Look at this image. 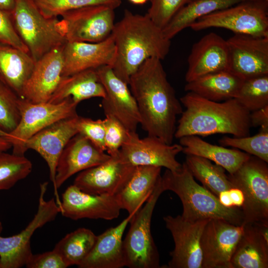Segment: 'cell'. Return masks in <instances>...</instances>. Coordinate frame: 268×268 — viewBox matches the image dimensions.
I'll use <instances>...</instances> for the list:
<instances>
[{
  "instance_id": "6da1fadb",
  "label": "cell",
  "mask_w": 268,
  "mask_h": 268,
  "mask_svg": "<svg viewBox=\"0 0 268 268\" xmlns=\"http://www.w3.org/2000/svg\"><path fill=\"white\" fill-rule=\"evenodd\" d=\"M128 85L138 107L141 128L148 135L172 144L177 117L183 110L161 60H145L130 77Z\"/></svg>"
},
{
  "instance_id": "7a4b0ae2",
  "label": "cell",
  "mask_w": 268,
  "mask_h": 268,
  "mask_svg": "<svg viewBox=\"0 0 268 268\" xmlns=\"http://www.w3.org/2000/svg\"><path fill=\"white\" fill-rule=\"evenodd\" d=\"M112 35L116 49L111 67L115 74L128 84L132 75L147 59L161 60L168 55L171 40L147 13L134 14L125 9L123 18L115 23Z\"/></svg>"
},
{
  "instance_id": "3957f363",
  "label": "cell",
  "mask_w": 268,
  "mask_h": 268,
  "mask_svg": "<svg viewBox=\"0 0 268 268\" xmlns=\"http://www.w3.org/2000/svg\"><path fill=\"white\" fill-rule=\"evenodd\" d=\"M180 101L185 109L176 126V138L217 134L235 137L250 135V112L235 98L219 102L188 92Z\"/></svg>"
},
{
  "instance_id": "277c9868",
  "label": "cell",
  "mask_w": 268,
  "mask_h": 268,
  "mask_svg": "<svg viewBox=\"0 0 268 268\" xmlns=\"http://www.w3.org/2000/svg\"><path fill=\"white\" fill-rule=\"evenodd\" d=\"M164 191H171L180 198L182 205L181 216L190 222L220 219L242 225L243 216L241 208L227 207L217 197L195 180L185 162L178 171L166 169L161 176Z\"/></svg>"
},
{
  "instance_id": "5b68a950",
  "label": "cell",
  "mask_w": 268,
  "mask_h": 268,
  "mask_svg": "<svg viewBox=\"0 0 268 268\" xmlns=\"http://www.w3.org/2000/svg\"><path fill=\"white\" fill-rule=\"evenodd\" d=\"M11 16L17 34L35 62L67 42L60 20L44 16L33 0H16Z\"/></svg>"
},
{
  "instance_id": "8992f818",
  "label": "cell",
  "mask_w": 268,
  "mask_h": 268,
  "mask_svg": "<svg viewBox=\"0 0 268 268\" xmlns=\"http://www.w3.org/2000/svg\"><path fill=\"white\" fill-rule=\"evenodd\" d=\"M163 192L161 178L146 204L131 218L130 229L123 240L125 267H160L159 253L151 232V221L157 201Z\"/></svg>"
},
{
  "instance_id": "52a82bcc",
  "label": "cell",
  "mask_w": 268,
  "mask_h": 268,
  "mask_svg": "<svg viewBox=\"0 0 268 268\" xmlns=\"http://www.w3.org/2000/svg\"><path fill=\"white\" fill-rule=\"evenodd\" d=\"M77 105L71 98L58 103H33L20 98L18 103L20 119L18 125L9 133L0 129V136L11 144L12 153L24 155L23 145L27 140L59 120L78 115Z\"/></svg>"
},
{
  "instance_id": "ba28073f",
  "label": "cell",
  "mask_w": 268,
  "mask_h": 268,
  "mask_svg": "<svg viewBox=\"0 0 268 268\" xmlns=\"http://www.w3.org/2000/svg\"><path fill=\"white\" fill-rule=\"evenodd\" d=\"M228 178L233 188L241 191L242 225L268 223V166L266 161L251 155Z\"/></svg>"
},
{
  "instance_id": "9c48e42d",
  "label": "cell",
  "mask_w": 268,
  "mask_h": 268,
  "mask_svg": "<svg viewBox=\"0 0 268 268\" xmlns=\"http://www.w3.org/2000/svg\"><path fill=\"white\" fill-rule=\"evenodd\" d=\"M194 31L222 28L235 34L268 36V1L245 0L202 16L190 27Z\"/></svg>"
},
{
  "instance_id": "30bf717a",
  "label": "cell",
  "mask_w": 268,
  "mask_h": 268,
  "mask_svg": "<svg viewBox=\"0 0 268 268\" xmlns=\"http://www.w3.org/2000/svg\"><path fill=\"white\" fill-rule=\"evenodd\" d=\"M48 183L40 185L39 204L36 213L24 229L9 237H2L0 221V268H19L26 264L32 255L30 240L34 232L46 223L55 220L60 208L55 198L44 199Z\"/></svg>"
},
{
  "instance_id": "8fae6325",
  "label": "cell",
  "mask_w": 268,
  "mask_h": 268,
  "mask_svg": "<svg viewBox=\"0 0 268 268\" xmlns=\"http://www.w3.org/2000/svg\"><path fill=\"white\" fill-rule=\"evenodd\" d=\"M114 10L105 5H94L65 13L60 22L67 42L96 43L105 40L114 27Z\"/></svg>"
},
{
  "instance_id": "7c38bea8",
  "label": "cell",
  "mask_w": 268,
  "mask_h": 268,
  "mask_svg": "<svg viewBox=\"0 0 268 268\" xmlns=\"http://www.w3.org/2000/svg\"><path fill=\"white\" fill-rule=\"evenodd\" d=\"M182 150L180 144H168L148 135L141 138L136 132H130L118 156L123 162L135 167L156 166L175 171L182 167L176 157Z\"/></svg>"
},
{
  "instance_id": "4fadbf2b",
  "label": "cell",
  "mask_w": 268,
  "mask_h": 268,
  "mask_svg": "<svg viewBox=\"0 0 268 268\" xmlns=\"http://www.w3.org/2000/svg\"><path fill=\"white\" fill-rule=\"evenodd\" d=\"M243 225L209 219L201 239V268H232L231 259L243 232Z\"/></svg>"
},
{
  "instance_id": "5bb4252c",
  "label": "cell",
  "mask_w": 268,
  "mask_h": 268,
  "mask_svg": "<svg viewBox=\"0 0 268 268\" xmlns=\"http://www.w3.org/2000/svg\"><path fill=\"white\" fill-rule=\"evenodd\" d=\"M226 41L229 71L244 80L268 74V36L235 34Z\"/></svg>"
},
{
  "instance_id": "9a60e30c",
  "label": "cell",
  "mask_w": 268,
  "mask_h": 268,
  "mask_svg": "<svg viewBox=\"0 0 268 268\" xmlns=\"http://www.w3.org/2000/svg\"><path fill=\"white\" fill-rule=\"evenodd\" d=\"M166 228L174 242L168 268H201V239L204 226L209 220L190 222L181 215L163 217Z\"/></svg>"
},
{
  "instance_id": "2e32d148",
  "label": "cell",
  "mask_w": 268,
  "mask_h": 268,
  "mask_svg": "<svg viewBox=\"0 0 268 268\" xmlns=\"http://www.w3.org/2000/svg\"><path fill=\"white\" fill-rule=\"evenodd\" d=\"M96 70L105 90L101 102L105 115L116 119L129 132H136L140 118L128 84L118 77L110 66H102Z\"/></svg>"
},
{
  "instance_id": "e0dca14e",
  "label": "cell",
  "mask_w": 268,
  "mask_h": 268,
  "mask_svg": "<svg viewBox=\"0 0 268 268\" xmlns=\"http://www.w3.org/2000/svg\"><path fill=\"white\" fill-rule=\"evenodd\" d=\"M78 115L59 120L44 128L24 143L25 152L32 149L45 160L49 169L50 179L54 187L55 199L61 208V200L56 189V167L59 157L69 140L78 134Z\"/></svg>"
},
{
  "instance_id": "ac0fdd59",
  "label": "cell",
  "mask_w": 268,
  "mask_h": 268,
  "mask_svg": "<svg viewBox=\"0 0 268 268\" xmlns=\"http://www.w3.org/2000/svg\"><path fill=\"white\" fill-rule=\"evenodd\" d=\"M135 166L123 162L118 156L79 173L73 185L92 195L116 196L132 176Z\"/></svg>"
},
{
  "instance_id": "d6986e66",
  "label": "cell",
  "mask_w": 268,
  "mask_h": 268,
  "mask_svg": "<svg viewBox=\"0 0 268 268\" xmlns=\"http://www.w3.org/2000/svg\"><path fill=\"white\" fill-rule=\"evenodd\" d=\"M121 209L116 196L89 194L71 185L62 194L60 213L74 220L83 218L111 220L119 217Z\"/></svg>"
},
{
  "instance_id": "ffe728a7",
  "label": "cell",
  "mask_w": 268,
  "mask_h": 268,
  "mask_svg": "<svg viewBox=\"0 0 268 268\" xmlns=\"http://www.w3.org/2000/svg\"><path fill=\"white\" fill-rule=\"evenodd\" d=\"M62 77L90 69L114 64L116 49L111 34L105 40L96 43L67 42L63 46Z\"/></svg>"
},
{
  "instance_id": "44dd1931",
  "label": "cell",
  "mask_w": 268,
  "mask_h": 268,
  "mask_svg": "<svg viewBox=\"0 0 268 268\" xmlns=\"http://www.w3.org/2000/svg\"><path fill=\"white\" fill-rule=\"evenodd\" d=\"M110 158L83 135L76 134L67 142L58 159L55 177L57 191L72 175L101 164Z\"/></svg>"
},
{
  "instance_id": "7402d4cb",
  "label": "cell",
  "mask_w": 268,
  "mask_h": 268,
  "mask_svg": "<svg viewBox=\"0 0 268 268\" xmlns=\"http://www.w3.org/2000/svg\"><path fill=\"white\" fill-rule=\"evenodd\" d=\"M63 46L53 49L35 62L21 98L33 103L49 101L62 77Z\"/></svg>"
},
{
  "instance_id": "603a6c76",
  "label": "cell",
  "mask_w": 268,
  "mask_h": 268,
  "mask_svg": "<svg viewBox=\"0 0 268 268\" xmlns=\"http://www.w3.org/2000/svg\"><path fill=\"white\" fill-rule=\"evenodd\" d=\"M229 51L226 40L210 32L195 43L189 56L187 82L205 75L228 70Z\"/></svg>"
},
{
  "instance_id": "cb8c5ba5",
  "label": "cell",
  "mask_w": 268,
  "mask_h": 268,
  "mask_svg": "<svg viewBox=\"0 0 268 268\" xmlns=\"http://www.w3.org/2000/svg\"><path fill=\"white\" fill-rule=\"evenodd\" d=\"M243 225V234L231 259L232 268H268V224Z\"/></svg>"
},
{
  "instance_id": "d4e9b609",
  "label": "cell",
  "mask_w": 268,
  "mask_h": 268,
  "mask_svg": "<svg viewBox=\"0 0 268 268\" xmlns=\"http://www.w3.org/2000/svg\"><path fill=\"white\" fill-rule=\"evenodd\" d=\"M133 215H129L119 224L97 236L95 243L79 268H121L125 267L123 236Z\"/></svg>"
},
{
  "instance_id": "484cf974",
  "label": "cell",
  "mask_w": 268,
  "mask_h": 268,
  "mask_svg": "<svg viewBox=\"0 0 268 268\" xmlns=\"http://www.w3.org/2000/svg\"><path fill=\"white\" fill-rule=\"evenodd\" d=\"M161 167L136 166L124 188L116 195L122 209L134 215L146 201L161 178Z\"/></svg>"
},
{
  "instance_id": "4316f807",
  "label": "cell",
  "mask_w": 268,
  "mask_h": 268,
  "mask_svg": "<svg viewBox=\"0 0 268 268\" xmlns=\"http://www.w3.org/2000/svg\"><path fill=\"white\" fill-rule=\"evenodd\" d=\"M182 152L206 158L223 167L229 174L235 172L249 159L251 155L236 148L209 143L197 135H188L179 138Z\"/></svg>"
},
{
  "instance_id": "83f0119b",
  "label": "cell",
  "mask_w": 268,
  "mask_h": 268,
  "mask_svg": "<svg viewBox=\"0 0 268 268\" xmlns=\"http://www.w3.org/2000/svg\"><path fill=\"white\" fill-rule=\"evenodd\" d=\"M105 95L96 69H90L62 77L48 102L58 103L71 98L78 104L83 100L94 97L103 98Z\"/></svg>"
},
{
  "instance_id": "f1b7e54d",
  "label": "cell",
  "mask_w": 268,
  "mask_h": 268,
  "mask_svg": "<svg viewBox=\"0 0 268 268\" xmlns=\"http://www.w3.org/2000/svg\"><path fill=\"white\" fill-rule=\"evenodd\" d=\"M35 63L29 53L0 44V79L20 98Z\"/></svg>"
},
{
  "instance_id": "f546056e",
  "label": "cell",
  "mask_w": 268,
  "mask_h": 268,
  "mask_svg": "<svg viewBox=\"0 0 268 268\" xmlns=\"http://www.w3.org/2000/svg\"><path fill=\"white\" fill-rule=\"evenodd\" d=\"M244 79L229 70L209 73L187 82L185 90L219 102L234 98Z\"/></svg>"
},
{
  "instance_id": "4dcf8cb0",
  "label": "cell",
  "mask_w": 268,
  "mask_h": 268,
  "mask_svg": "<svg viewBox=\"0 0 268 268\" xmlns=\"http://www.w3.org/2000/svg\"><path fill=\"white\" fill-rule=\"evenodd\" d=\"M245 0H192L183 6L162 29L170 40L200 18L213 12L229 7Z\"/></svg>"
},
{
  "instance_id": "1f68e13d",
  "label": "cell",
  "mask_w": 268,
  "mask_h": 268,
  "mask_svg": "<svg viewBox=\"0 0 268 268\" xmlns=\"http://www.w3.org/2000/svg\"><path fill=\"white\" fill-rule=\"evenodd\" d=\"M189 171L203 187L218 197L233 188L225 169L203 157L186 155L185 162Z\"/></svg>"
},
{
  "instance_id": "d6a6232c",
  "label": "cell",
  "mask_w": 268,
  "mask_h": 268,
  "mask_svg": "<svg viewBox=\"0 0 268 268\" xmlns=\"http://www.w3.org/2000/svg\"><path fill=\"white\" fill-rule=\"evenodd\" d=\"M97 236L91 230L79 228L67 234L54 249L61 256L67 267H77L92 250Z\"/></svg>"
},
{
  "instance_id": "836d02e7",
  "label": "cell",
  "mask_w": 268,
  "mask_h": 268,
  "mask_svg": "<svg viewBox=\"0 0 268 268\" xmlns=\"http://www.w3.org/2000/svg\"><path fill=\"white\" fill-rule=\"evenodd\" d=\"M32 170L31 162L24 155L0 152V191L10 189Z\"/></svg>"
},
{
  "instance_id": "e575fe53",
  "label": "cell",
  "mask_w": 268,
  "mask_h": 268,
  "mask_svg": "<svg viewBox=\"0 0 268 268\" xmlns=\"http://www.w3.org/2000/svg\"><path fill=\"white\" fill-rule=\"evenodd\" d=\"M234 98L250 112L268 105V74L244 80Z\"/></svg>"
},
{
  "instance_id": "d590c367",
  "label": "cell",
  "mask_w": 268,
  "mask_h": 268,
  "mask_svg": "<svg viewBox=\"0 0 268 268\" xmlns=\"http://www.w3.org/2000/svg\"><path fill=\"white\" fill-rule=\"evenodd\" d=\"M41 13L47 18L58 17L74 9L94 5H105L115 9L122 0H33Z\"/></svg>"
},
{
  "instance_id": "8d00e7d4",
  "label": "cell",
  "mask_w": 268,
  "mask_h": 268,
  "mask_svg": "<svg viewBox=\"0 0 268 268\" xmlns=\"http://www.w3.org/2000/svg\"><path fill=\"white\" fill-rule=\"evenodd\" d=\"M219 143L223 146L242 150L268 163V128H260L259 133L251 136H225L219 140Z\"/></svg>"
},
{
  "instance_id": "74e56055",
  "label": "cell",
  "mask_w": 268,
  "mask_h": 268,
  "mask_svg": "<svg viewBox=\"0 0 268 268\" xmlns=\"http://www.w3.org/2000/svg\"><path fill=\"white\" fill-rule=\"evenodd\" d=\"M20 97L0 79V129L9 133L18 125L20 114L18 107Z\"/></svg>"
},
{
  "instance_id": "f35d334b",
  "label": "cell",
  "mask_w": 268,
  "mask_h": 268,
  "mask_svg": "<svg viewBox=\"0 0 268 268\" xmlns=\"http://www.w3.org/2000/svg\"><path fill=\"white\" fill-rule=\"evenodd\" d=\"M192 0H150L146 13L152 21L162 30L175 14Z\"/></svg>"
},
{
  "instance_id": "ab89813d",
  "label": "cell",
  "mask_w": 268,
  "mask_h": 268,
  "mask_svg": "<svg viewBox=\"0 0 268 268\" xmlns=\"http://www.w3.org/2000/svg\"><path fill=\"white\" fill-rule=\"evenodd\" d=\"M105 151L112 157L118 155L130 132L116 119L105 116Z\"/></svg>"
},
{
  "instance_id": "60d3db41",
  "label": "cell",
  "mask_w": 268,
  "mask_h": 268,
  "mask_svg": "<svg viewBox=\"0 0 268 268\" xmlns=\"http://www.w3.org/2000/svg\"><path fill=\"white\" fill-rule=\"evenodd\" d=\"M78 134L89 140L94 145L105 152L104 120H94L78 116L77 123Z\"/></svg>"
},
{
  "instance_id": "b9f144b4",
  "label": "cell",
  "mask_w": 268,
  "mask_h": 268,
  "mask_svg": "<svg viewBox=\"0 0 268 268\" xmlns=\"http://www.w3.org/2000/svg\"><path fill=\"white\" fill-rule=\"evenodd\" d=\"M0 44L12 46L29 53L27 47L15 29L11 14L0 9Z\"/></svg>"
},
{
  "instance_id": "7bdbcfd3",
  "label": "cell",
  "mask_w": 268,
  "mask_h": 268,
  "mask_svg": "<svg viewBox=\"0 0 268 268\" xmlns=\"http://www.w3.org/2000/svg\"><path fill=\"white\" fill-rule=\"evenodd\" d=\"M25 266L28 268H67L61 256L54 249L41 254H32Z\"/></svg>"
},
{
  "instance_id": "ee69618b",
  "label": "cell",
  "mask_w": 268,
  "mask_h": 268,
  "mask_svg": "<svg viewBox=\"0 0 268 268\" xmlns=\"http://www.w3.org/2000/svg\"><path fill=\"white\" fill-rule=\"evenodd\" d=\"M251 127L268 128V105L250 112Z\"/></svg>"
},
{
  "instance_id": "f6af8a7d",
  "label": "cell",
  "mask_w": 268,
  "mask_h": 268,
  "mask_svg": "<svg viewBox=\"0 0 268 268\" xmlns=\"http://www.w3.org/2000/svg\"><path fill=\"white\" fill-rule=\"evenodd\" d=\"M15 3L16 0H0V9L11 14Z\"/></svg>"
},
{
  "instance_id": "bcb514c9",
  "label": "cell",
  "mask_w": 268,
  "mask_h": 268,
  "mask_svg": "<svg viewBox=\"0 0 268 268\" xmlns=\"http://www.w3.org/2000/svg\"><path fill=\"white\" fill-rule=\"evenodd\" d=\"M11 147L12 146L10 143L0 136V152H5Z\"/></svg>"
},
{
  "instance_id": "7dc6e473",
  "label": "cell",
  "mask_w": 268,
  "mask_h": 268,
  "mask_svg": "<svg viewBox=\"0 0 268 268\" xmlns=\"http://www.w3.org/2000/svg\"><path fill=\"white\" fill-rule=\"evenodd\" d=\"M132 3L135 4H143L145 3L147 0H129Z\"/></svg>"
},
{
  "instance_id": "c3c4849f",
  "label": "cell",
  "mask_w": 268,
  "mask_h": 268,
  "mask_svg": "<svg viewBox=\"0 0 268 268\" xmlns=\"http://www.w3.org/2000/svg\"><path fill=\"white\" fill-rule=\"evenodd\" d=\"M266 0V1H268V0Z\"/></svg>"
},
{
  "instance_id": "681fc988",
  "label": "cell",
  "mask_w": 268,
  "mask_h": 268,
  "mask_svg": "<svg viewBox=\"0 0 268 268\" xmlns=\"http://www.w3.org/2000/svg\"></svg>"
}]
</instances>
